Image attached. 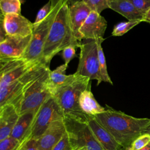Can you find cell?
<instances>
[{
	"label": "cell",
	"instance_id": "22",
	"mask_svg": "<svg viewBox=\"0 0 150 150\" xmlns=\"http://www.w3.org/2000/svg\"><path fill=\"white\" fill-rule=\"evenodd\" d=\"M22 3L19 0H0L1 13L7 14H21Z\"/></svg>",
	"mask_w": 150,
	"mask_h": 150
},
{
	"label": "cell",
	"instance_id": "32",
	"mask_svg": "<svg viewBox=\"0 0 150 150\" xmlns=\"http://www.w3.org/2000/svg\"><path fill=\"white\" fill-rule=\"evenodd\" d=\"M4 15L1 13V24H0V43L2 42L7 36V33L6 32L5 26H4Z\"/></svg>",
	"mask_w": 150,
	"mask_h": 150
},
{
	"label": "cell",
	"instance_id": "4",
	"mask_svg": "<svg viewBox=\"0 0 150 150\" xmlns=\"http://www.w3.org/2000/svg\"><path fill=\"white\" fill-rule=\"evenodd\" d=\"M52 9L47 17L41 22L33 23V28L30 42L22 58L28 62L34 64H42V57L52 23L56 18L57 11L64 1L50 0ZM67 2V1H66Z\"/></svg>",
	"mask_w": 150,
	"mask_h": 150
},
{
	"label": "cell",
	"instance_id": "3",
	"mask_svg": "<svg viewBox=\"0 0 150 150\" xmlns=\"http://www.w3.org/2000/svg\"><path fill=\"white\" fill-rule=\"evenodd\" d=\"M88 77L79 76L72 83L54 90L52 96L59 104L64 117H69L81 122H88L93 117L84 114L79 105L81 93L91 87Z\"/></svg>",
	"mask_w": 150,
	"mask_h": 150
},
{
	"label": "cell",
	"instance_id": "33",
	"mask_svg": "<svg viewBox=\"0 0 150 150\" xmlns=\"http://www.w3.org/2000/svg\"><path fill=\"white\" fill-rule=\"evenodd\" d=\"M143 22L150 23V8L144 15V17L143 18Z\"/></svg>",
	"mask_w": 150,
	"mask_h": 150
},
{
	"label": "cell",
	"instance_id": "21",
	"mask_svg": "<svg viewBox=\"0 0 150 150\" xmlns=\"http://www.w3.org/2000/svg\"><path fill=\"white\" fill-rule=\"evenodd\" d=\"M104 40V38H101L97 39V50H98V60L100 64V74L102 81L104 82L108 83L111 85H113V83L112 82L111 78L108 73L105 57L103 49L101 46V43Z\"/></svg>",
	"mask_w": 150,
	"mask_h": 150
},
{
	"label": "cell",
	"instance_id": "31",
	"mask_svg": "<svg viewBox=\"0 0 150 150\" xmlns=\"http://www.w3.org/2000/svg\"><path fill=\"white\" fill-rule=\"evenodd\" d=\"M19 150H38L36 146V140L29 139L23 142Z\"/></svg>",
	"mask_w": 150,
	"mask_h": 150
},
{
	"label": "cell",
	"instance_id": "23",
	"mask_svg": "<svg viewBox=\"0 0 150 150\" xmlns=\"http://www.w3.org/2000/svg\"><path fill=\"white\" fill-rule=\"evenodd\" d=\"M142 22L140 20L128 21L127 22H122L116 24L112 30V36H121L128 32L129 30L134 26L138 25L140 22Z\"/></svg>",
	"mask_w": 150,
	"mask_h": 150
},
{
	"label": "cell",
	"instance_id": "13",
	"mask_svg": "<svg viewBox=\"0 0 150 150\" xmlns=\"http://www.w3.org/2000/svg\"><path fill=\"white\" fill-rule=\"evenodd\" d=\"M4 22L7 35L28 36L32 34L33 23L21 14L4 15Z\"/></svg>",
	"mask_w": 150,
	"mask_h": 150
},
{
	"label": "cell",
	"instance_id": "18",
	"mask_svg": "<svg viewBox=\"0 0 150 150\" xmlns=\"http://www.w3.org/2000/svg\"><path fill=\"white\" fill-rule=\"evenodd\" d=\"M67 66V65L64 63L56 67L54 70H50L49 87L51 94L56 88L72 83L80 76L76 73L73 74L66 75L65 72Z\"/></svg>",
	"mask_w": 150,
	"mask_h": 150
},
{
	"label": "cell",
	"instance_id": "6",
	"mask_svg": "<svg viewBox=\"0 0 150 150\" xmlns=\"http://www.w3.org/2000/svg\"><path fill=\"white\" fill-rule=\"evenodd\" d=\"M66 132L74 150H103L88 122L64 117Z\"/></svg>",
	"mask_w": 150,
	"mask_h": 150
},
{
	"label": "cell",
	"instance_id": "11",
	"mask_svg": "<svg viewBox=\"0 0 150 150\" xmlns=\"http://www.w3.org/2000/svg\"><path fill=\"white\" fill-rule=\"evenodd\" d=\"M107 26V22L103 16L91 11L80 29L82 39L97 40L103 38Z\"/></svg>",
	"mask_w": 150,
	"mask_h": 150
},
{
	"label": "cell",
	"instance_id": "34",
	"mask_svg": "<svg viewBox=\"0 0 150 150\" xmlns=\"http://www.w3.org/2000/svg\"><path fill=\"white\" fill-rule=\"evenodd\" d=\"M80 1H83V0H69L68 4H69V5H73L75 3H76V2H80Z\"/></svg>",
	"mask_w": 150,
	"mask_h": 150
},
{
	"label": "cell",
	"instance_id": "37",
	"mask_svg": "<svg viewBox=\"0 0 150 150\" xmlns=\"http://www.w3.org/2000/svg\"><path fill=\"white\" fill-rule=\"evenodd\" d=\"M22 4H24L25 2V0H19Z\"/></svg>",
	"mask_w": 150,
	"mask_h": 150
},
{
	"label": "cell",
	"instance_id": "2",
	"mask_svg": "<svg viewBox=\"0 0 150 150\" xmlns=\"http://www.w3.org/2000/svg\"><path fill=\"white\" fill-rule=\"evenodd\" d=\"M81 43L74 37L69 16L68 2L62 3L52 23L42 53L41 63L49 67L53 57L69 45L80 47Z\"/></svg>",
	"mask_w": 150,
	"mask_h": 150
},
{
	"label": "cell",
	"instance_id": "25",
	"mask_svg": "<svg viewBox=\"0 0 150 150\" xmlns=\"http://www.w3.org/2000/svg\"><path fill=\"white\" fill-rule=\"evenodd\" d=\"M83 1L91 11L97 12L100 14L104 9L109 8L108 0H83Z\"/></svg>",
	"mask_w": 150,
	"mask_h": 150
},
{
	"label": "cell",
	"instance_id": "10",
	"mask_svg": "<svg viewBox=\"0 0 150 150\" xmlns=\"http://www.w3.org/2000/svg\"><path fill=\"white\" fill-rule=\"evenodd\" d=\"M32 35L28 36L7 35L0 43V59L22 57L30 42Z\"/></svg>",
	"mask_w": 150,
	"mask_h": 150
},
{
	"label": "cell",
	"instance_id": "20",
	"mask_svg": "<svg viewBox=\"0 0 150 150\" xmlns=\"http://www.w3.org/2000/svg\"><path fill=\"white\" fill-rule=\"evenodd\" d=\"M35 114L30 112L20 115L10 136L18 139L22 144L28 141V137Z\"/></svg>",
	"mask_w": 150,
	"mask_h": 150
},
{
	"label": "cell",
	"instance_id": "17",
	"mask_svg": "<svg viewBox=\"0 0 150 150\" xmlns=\"http://www.w3.org/2000/svg\"><path fill=\"white\" fill-rule=\"evenodd\" d=\"M79 105L81 111L91 117H94L105 110V107H102L96 100L91 91V87L81 93L79 99Z\"/></svg>",
	"mask_w": 150,
	"mask_h": 150
},
{
	"label": "cell",
	"instance_id": "28",
	"mask_svg": "<svg viewBox=\"0 0 150 150\" xmlns=\"http://www.w3.org/2000/svg\"><path fill=\"white\" fill-rule=\"evenodd\" d=\"M52 9V4L51 1L49 0L47 4H46L38 12L36 19L34 22L35 23H38L43 19H45L47 16L49 14Z\"/></svg>",
	"mask_w": 150,
	"mask_h": 150
},
{
	"label": "cell",
	"instance_id": "38",
	"mask_svg": "<svg viewBox=\"0 0 150 150\" xmlns=\"http://www.w3.org/2000/svg\"><path fill=\"white\" fill-rule=\"evenodd\" d=\"M57 1H67V2H69V0H57Z\"/></svg>",
	"mask_w": 150,
	"mask_h": 150
},
{
	"label": "cell",
	"instance_id": "24",
	"mask_svg": "<svg viewBox=\"0 0 150 150\" xmlns=\"http://www.w3.org/2000/svg\"><path fill=\"white\" fill-rule=\"evenodd\" d=\"M22 145L18 139L9 136L0 141V150H19Z\"/></svg>",
	"mask_w": 150,
	"mask_h": 150
},
{
	"label": "cell",
	"instance_id": "16",
	"mask_svg": "<svg viewBox=\"0 0 150 150\" xmlns=\"http://www.w3.org/2000/svg\"><path fill=\"white\" fill-rule=\"evenodd\" d=\"M88 124L97 141L103 150H124L112 135L103 127L94 117L91 118Z\"/></svg>",
	"mask_w": 150,
	"mask_h": 150
},
{
	"label": "cell",
	"instance_id": "12",
	"mask_svg": "<svg viewBox=\"0 0 150 150\" xmlns=\"http://www.w3.org/2000/svg\"><path fill=\"white\" fill-rule=\"evenodd\" d=\"M66 132L64 118L54 121L36 140L38 150H52Z\"/></svg>",
	"mask_w": 150,
	"mask_h": 150
},
{
	"label": "cell",
	"instance_id": "9",
	"mask_svg": "<svg viewBox=\"0 0 150 150\" xmlns=\"http://www.w3.org/2000/svg\"><path fill=\"white\" fill-rule=\"evenodd\" d=\"M37 64L22 57L0 59V88L19 79Z\"/></svg>",
	"mask_w": 150,
	"mask_h": 150
},
{
	"label": "cell",
	"instance_id": "27",
	"mask_svg": "<svg viewBox=\"0 0 150 150\" xmlns=\"http://www.w3.org/2000/svg\"><path fill=\"white\" fill-rule=\"evenodd\" d=\"M74 45H69L62 50V56L64 61V64L68 66L69 62L76 56V49Z\"/></svg>",
	"mask_w": 150,
	"mask_h": 150
},
{
	"label": "cell",
	"instance_id": "36",
	"mask_svg": "<svg viewBox=\"0 0 150 150\" xmlns=\"http://www.w3.org/2000/svg\"><path fill=\"white\" fill-rule=\"evenodd\" d=\"M124 150H127V149H124ZM139 150H150V142L147 145H146L145 147H144L143 148H142L141 149H139Z\"/></svg>",
	"mask_w": 150,
	"mask_h": 150
},
{
	"label": "cell",
	"instance_id": "5",
	"mask_svg": "<svg viewBox=\"0 0 150 150\" xmlns=\"http://www.w3.org/2000/svg\"><path fill=\"white\" fill-rule=\"evenodd\" d=\"M50 70L48 67L25 89L18 108L20 115L36 114L42 105L52 96L49 87Z\"/></svg>",
	"mask_w": 150,
	"mask_h": 150
},
{
	"label": "cell",
	"instance_id": "14",
	"mask_svg": "<svg viewBox=\"0 0 150 150\" xmlns=\"http://www.w3.org/2000/svg\"><path fill=\"white\" fill-rule=\"evenodd\" d=\"M91 12L90 8L83 1L69 5V16L71 28L74 37L79 42L82 40L80 29Z\"/></svg>",
	"mask_w": 150,
	"mask_h": 150
},
{
	"label": "cell",
	"instance_id": "30",
	"mask_svg": "<svg viewBox=\"0 0 150 150\" xmlns=\"http://www.w3.org/2000/svg\"><path fill=\"white\" fill-rule=\"evenodd\" d=\"M52 150H74L66 132Z\"/></svg>",
	"mask_w": 150,
	"mask_h": 150
},
{
	"label": "cell",
	"instance_id": "29",
	"mask_svg": "<svg viewBox=\"0 0 150 150\" xmlns=\"http://www.w3.org/2000/svg\"><path fill=\"white\" fill-rule=\"evenodd\" d=\"M136 9L144 16L150 8V0H130Z\"/></svg>",
	"mask_w": 150,
	"mask_h": 150
},
{
	"label": "cell",
	"instance_id": "35",
	"mask_svg": "<svg viewBox=\"0 0 150 150\" xmlns=\"http://www.w3.org/2000/svg\"><path fill=\"white\" fill-rule=\"evenodd\" d=\"M144 133H148L149 134H150V125H149L144 131L143 134Z\"/></svg>",
	"mask_w": 150,
	"mask_h": 150
},
{
	"label": "cell",
	"instance_id": "26",
	"mask_svg": "<svg viewBox=\"0 0 150 150\" xmlns=\"http://www.w3.org/2000/svg\"><path fill=\"white\" fill-rule=\"evenodd\" d=\"M150 142V134L144 133L137 137L127 150H139Z\"/></svg>",
	"mask_w": 150,
	"mask_h": 150
},
{
	"label": "cell",
	"instance_id": "7",
	"mask_svg": "<svg viewBox=\"0 0 150 150\" xmlns=\"http://www.w3.org/2000/svg\"><path fill=\"white\" fill-rule=\"evenodd\" d=\"M64 118L61 108L53 96L40 107L32 122L28 139L37 140L54 121Z\"/></svg>",
	"mask_w": 150,
	"mask_h": 150
},
{
	"label": "cell",
	"instance_id": "8",
	"mask_svg": "<svg viewBox=\"0 0 150 150\" xmlns=\"http://www.w3.org/2000/svg\"><path fill=\"white\" fill-rule=\"evenodd\" d=\"M80 44L79 62L76 74L88 77L90 80H96L97 86L103 81L100 74V64L97 50V39H84Z\"/></svg>",
	"mask_w": 150,
	"mask_h": 150
},
{
	"label": "cell",
	"instance_id": "1",
	"mask_svg": "<svg viewBox=\"0 0 150 150\" xmlns=\"http://www.w3.org/2000/svg\"><path fill=\"white\" fill-rule=\"evenodd\" d=\"M105 108V111L94 118L124 149L128 148L150 125V118L134 117L108 105Z\"/></svg>",
	"mask_w": 150,
	"mask_h": 150
},
{
	"label": "cell",
	"instance_id": "15",
	"mask_svg": "<svg viewBox=\"0 0 150 150\" xmlns=\"http://www.w3.org/2000/svg\"><path fill=\"white\" fill-rule=\"evenodd\" d=\"M19 117L18 111L13 105L0 107V141L11 135Z\"/></svg>",
	"mask_w": 150,
	"mask_h": 150
},
{
	"label": "cell",
	"instance_id": "19",
	"mask_svg": "<svg viewBox=\"0 0 150 150\" xmlns=\"http://www.w3.org/2000/svg\"><path fill=\"white\" fill-rule=\"evenodd\" d=\"M109 8L121 14L128 21L140 20L144 15L134 6L130 0H108Z\"/></svg>",
	"mask_w": 150,
	"mask_h": 150
}]
</instances>
